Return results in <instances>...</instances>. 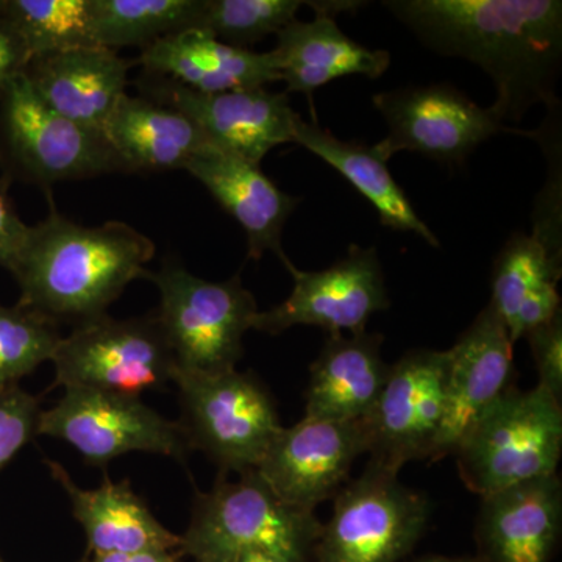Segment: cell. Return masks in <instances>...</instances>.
<instances>
[{
	"mask_svg": "<svg viewBox=\"0 0 562 562\" xmlns=\"http://www.w3.org/2000/svg\"><path fill=\"white\" fill-rule=\"evenodd\" d=\"M360 2H328L313 21H294L277 33L272 55L288 92H301L312 102L317 88L347 76L379 79L391 65V54L372 50L349 38L336 24V14L353 11Z\"/></svg>",
	"mask_w": 562,
	"mask_h": 562,
	"instance_id": "18",
	"label": "cell"
},
{
	"mask_svg": "<svg viewBox=\"0 0 562 562\" xmlns=\"http://www.w3.org/2000/svg\"><path fill=\"white\" fill-rule=\"evenodd\" d=\"M294 143L330 165L341 173L361 195L372 203L384 227L414 233L428 246L439 247L438 238L414 211L405 191L387 169L382 151L358 140H342L324 131L317 122L299 117L295 122Z\"/></svg>",
	"mask_w": 562,
	"mask_h": 562,
	"instance_id": "25",
	"label": "cell"
},
{
	"mask_svg": "<svg viewBox=\"0 0 562 562\" xmlns=\"http://www.w3.org/2000/svg\"><path fill=\"white\" fill-rule=\"evenodd\" d=\"M449 351L414 350L390 366L379 401L362 419L371 462L398 475L409 461L432 458L443 414Z\"/></svg>",
	"mask_w": 562,
	"mask_h": 562,
	"instance_id": "11",
	"label": "cell"
},
{
	"mask_svg": "<svg viewBox=\"0 0 562 562\" xmlns=\"http://www.w3.org/2000/svg\"><path fill=\"white\" fill-rule=\"evenodd\" d=\"M191 449L224 471H255L281 431L271 395L249 373L173 372Z\"/></svg>",
	"mask_w": 562,
	"mask_h": 562,
	"instance_id": "6",
	"label": "cell"
},
{
	"mask_svg": "<svg viewBox=\"0 0 562 562\" xmlns=\"http://www.w3.org/2000/svg\"><path fill=\"white\" fill-rule=\"evenodd\" d=\"M52 475L72 502L76 519L83 527L88 549L98 554L181 552V536L158 522L131 483L106 480L95 490L76 486L65 469L47 461Z\"/></svg>",
	"mask_w": 562,
	"mask_h": 562,
	"instance_id": "23",
	"label": "cell"
},
{
	"mask_svg": "<svg viewBox=\"0 0 562 562\" xmlns=\"http://www.w3.org/2000/svg\"><path fill=\"white\" fill-rule=\"evenodd\" d=\"M91 562H180L176 553L139 552L98 554Z\"/></svg>",
	"mask_w": 562,
	"mask_h": 562,
	"instance_id": "36",
	"label": "cell"
},
{
	"mask_svg": "<svg viewBox=\"0 0 562 562\" xmlns=\"http://www.w3.org/2000/svg\"><path fill=\"white\" fill-rule=\"evenodd\" d=\"M136 60L116 50L91 46L32 58L24 76L44 103L66 120L101 132L125 94Z\"/></svg>",
	"mask_w": 562,
	"mask_h": 562,
	"instance_id": "20",
	"label": "cell"
},
{
	"mask_svg": "<svg viewBox=\"0 0 562 562\" xmlns=\"http://www.w3.org/2000/svg\"><path fill=\"white\" fill-rule=\"evenodd\" d=\"M0 562H5V561H3L2 558H0Z\"/></svg>",
	"mask_w": 562,
	"mask_h": 562,
	"instance_id": "39",
	"label": "cell"
},
{
	"mask_svg": "<svg viewBox=\"0 0 562 562\" xmlns=\"http://www.w3.org/2000/svg\"><path fill=\"white\" fill-rule=\"evenodd\" d=\"M322 525L314 512L280 501L255 471L220 482L195 501L181 553L198 562H231L247 550H265L312 562Z\"/></svg>",
	"mask_w": 562,
	"mask_h": 562,
	"instance_id": "4",
	"label": "cell"
},
{
	"mask_svg": "<svg viewBox=\"0 0 562 562\" xmlns=\"http://www.w3.org/2000/svg\"><path fill=\"white\" fill-rule=\"evenodd\" d=\"M382 346L380 333L328 335L310 369L305 417L335 422L368 417L390 375Z\"/></svg>",
	"mask_w": 562,
	"mask_h": 562,
	"instance_id": "22",
	"label": "cell"
},
{
	"mask_svg": "<svg viewBox=\"0 0 562 562\" xmlns=\"http://www.w3.org/2000/svg\"><path fill=\"white\" fill-rule=\"evenodd\" d=\"M428 514L424 495L403 486L397 475L368 465L338 492L312 562H398L419 541Z\"/></svg>",
	"mask_w": 562,
	"mask_h": 562,
	"instance_id": "9",
	"label": "cell"
},
{
	"mask_svg": "<svg viewBox=\"0 0 562 562\" xmlns=\"http://www.w3.org/2000/svg\"><path fill=\"white\" fill-rule=\"evenodd\" d=\"M368 449L362 420L303 417L294 427L281 428L255 472L280 501L314 512L341 491L355 460Z\"/></svg>",
	"mask_w": 562,
	"mask_h": 562,
	"instance_id": "14",
	"label": "cell"
},
{
	"mask_svg": "<svg viewBox=\"0 0 562 562\" xmlns=\"http://www.w3.org/2000/svg\"><path fill=\"white\" fill-rule=\"evenodd\" d=\"M61 336L57 325L27 310L0 305V384H18L22 376L50 361Z\"/></svg>",
	"mask_w": 562,
	"mask_h": 562,
	"instance_id": "30",
	"label": "cell"
},
{
	"mask_svg": "<svg viewBox=\"0 0 562 562\" xmlns=\"http://www.w3.org/2000/svg\"><path fill=\"white\" fill-rule=\"evenodd\" d=\"M383 5L443 57L464 58L491 77L498 120L520 122L536 105L561 106L560 0H387Z\"/></svg>",
	"mask_w": 562,
	"mask_h": 562,
	"instance_id": "1",
	"label": "cell"
},
{
	"mask_svg": "<svg viewBox=\"0 0 562 562\" xmlns=\"http://www.w3.org/2000/svg\"><path fill=\"white\" fill-rule=\"evenodd\" d=\"M40 414L38 398L18 384L0 390V471L36 435Z\"/></svg>",
	"mask_w": 562,
	"mask_h": 562,
	"instance_id": "31",
	"label": "cell"
},
{
	"mask_svg": "<svg viewBox=\"0 0 562 562\" xmlns=\"http://www.w3.org/2000/svg\"><path fill=\"white\" fill-rule=\"evenodd\" d=\"M160 81L151 91L154 98L190 117L211 149L260 165L276 147L294 143L301 114L291 109L286 92L247 88L201 94L173 81Z\"/></svg>",
	"mask_w": 562,
	"mask_h": 562,
	"instance_id": "15",
	"label": "cell"
},
{
	"mask_svg": "<svg viewBox=\"0 0 562 562\" xmlns=\"http://www.w3.org/2000/svg\"><path fill=\"white\" fill-rule=\"evenodd\" d=\"M562 258L547 249L536 236L514 233L497 255L492 271L491 305L505 325L530 292L546 283H558Z\"/></svg>",
	"mask_w": 562,
	"mask_h": 562,
	"instance_id": "28",
	"label": "cell"
},
{
	"mask_svg": "<svg viewBox=\"0 0 562 562\" xmlns=\"http://www.w3.org/2000/svg\"><path fill=\"white\" fill-rule=\"evenodd\" d=\"M136 63L150 76L201 94L265 88L281 80L271 50L241 49L199 27L155 41Z\"/></svg>",
	"mask_w": 562,
	"mask_h": 562,
	"instance_id": "19",
	"label": "cell"
},
{
	"mask_svg": "<svg viewBox=\"0 0 562 562\" xmlns=\"http://www.w3.org/2000/svg\"><path fill=\"white\" fill-rule=\"evenodd\" d=\"M102 135L122 171H177L210 147L181 111L127 92L111 111Z\"/></svg>",
	"mask_w": 562,
	"mask_h": 562,
	"instance_id": "24",
	"label": "cell"
},
{
	"mask_svg": "<svg viewBox=\"0 0 562 562\" xmlns=\"http://www.w3.org/2000/svg\"><path fill=\"white\" fill-rule=\"evenodd\" d=\"M47 412L38 435L61 439L92 465H105L128 452L183 460L191 449L180 422L165 419L139 397L68 387Z\"/></svg>",
	"mask_w": 562,
	"mask_h": 562,
	"instance_id": "10",
	"label": "cell"
},
{
	"mask_svg": "<svg viewBox=\"0 0 562 562\" xmlns=\"http://www.w3.org/2000/svg\"><path fill=\"white\" fill-rule=\"evenodd\" d=\"M31 232L32 227L25 225L18 216L5 188L0 184V266L2 268L9 271L13 268L14 262L27 246Z\"/></svg>",
	"mask_w": 562,
	"mask_h": 562,
	"instance_id": "34",
	"label": "cell"
},
{
	"mask_svg": "<svg viewBox=\"0 0 562 562\" xmlns=\"http://www.w3.org/2000/svg\"><path fill=\"white\" fill-rule=\"evenodd\" d=\"M513 346L505 322L490 303L447 350L446 414L432 458L453 453L473 422L508 390Z\"/></svg>",
	"mask_w": 562,
	"mask_h": 562,
	"instance_id": "16",
	"label": "cell"
},
{
	"mask_svg": "<svg viewBox=\"0 0 562 562\" xmlns=\"http://www.w3.org/2000/svg\"><path fill=\"white\" fill-rule=\"evenodd\" d=\"M294 288L290 297L255 317L254 330L279 335L295 325L321 327L328 335L366 331L373 314L390 306L382 261L375 247L350 246L346 257L324 269L306 272L284 262Z\"/></svg>",
	"mask_w": 562,
	"mask_h": 562,
	"instance_id": "13",
	"label": "cell"
},
{
	"mask_svg": "<svg viewBox=\"0 0 562 562\" xmlns=\"http://www.w3.org/2000/svg\"><path fill=\"white\" fill-rule=\"evenodd\" d=\"M0 150L18 176L41 187L122 171L102 133L52 110L24 72L0 83Z\"/></svg>",
	"mask_w": 562,
	"mask_h": 562,
	"instance_id": "7",
	"label": "cell"
},
{
	"mask_svg": "<svg viewBox=\"0 0 562 562\" xmlns=\"http://www.w3.org/2000/svg\"><path fill=\"white\" fill-rule=\"evenodd\" d=\"M0 16L31 60L54 52L98 46L91 0H0Z\"/></svg>",
	"mask_w": 562,
	"mask_h": 562,
	"instance_id": "27",
	"label": "cell"
},
{
	"mask_svg": "<svg viewBox=\"0 0 562 562\" xmlns=\"http://www.w3.org/2000/svg\"><path fill=\"white\" fill-rule=\"evenodd\" d=\"M205 0H91L98 46L146 49L155 41L199 27Z\"/></svg>",
	"mask_w": 562,
	"mask_h": 562,
	"instance_id": "26",
	"label": "cell"
},
{
	"mask_svg": "<svg viewBox=\"0 0 562 562\" xmlns=\"http://www.w3.org/2000/svg\"><path fill=\"white\" fill-rule=\"evenodd\" d=\"M160 290L158 321L179 371H235L243 339L254 330L258 305L241 277L227 281L199 279L183 266L168 265L147 277Z\"/></svg>",
	"mask_w": 562,
	"mask_h": 562,
	"instance_id": "5",
	"label": "cell"
},
{
	"mask_svg": "<svg viewBox=\"0 0 562 562\" xmlns=\"http://www.w3.org/2000/svg\"><path fill=\"white\" fill-rule=\"evenodd\" d=\"M303 0H205L199 29L241 49L297 21Z\"/></svg>",
	"mask_w": 562,
	"mask_h": 562,
	"instance_id": "29",
	"label": "cell"
},
{
	"mask_svg": "<svg viewBox=\"0 0 562 562\" xmlns=\"http://www.w3.org/2000/svg\"><path fill=\"white\" fill-rule=\"evenodd\" d=\"M194 562H198V561H194Z\"/></svg>",
	"mask_w": 562,
	"mask_h": 562,
	"instance_id": "40",
	"label": "cell"
},
{
	"mask_svg": "<svg viewBox=\"0 0 562 562\" xmlns=\"http://www.w3.org/2000/svg\"><path fill=\"white\" fill-rule=\"evenodd\" d=\"M154 255L155 244L124 222L83 227L52 209L10 269L18 306L54 325L98 319L133 280L149 277Z\"/></svg>",
	"mask_w": 562,
	"mask_h": 562,
	"instance_id": "2",
	"label": "cell"
},
{
	"mask_svg": "<svg viewBox=\"0 0 562 562\" xmlns=\"http://www.w3.org/2000/svg\"><path fill=\"white\" fill-rule=\"evenodd\" d=\"M562 450L561 402L541 386L508 387L454 449L462 483L480 497L557 473Z\"/></svg>",
	"mask_w": 562,
	"mask_h": 562,
	"instance_id": "3",
	"label": "cell"
},
{
	"mask_svg": "<svg viewBox=\"0 0 562 562\" xmlns=\"http://www.w3.org/2000/svg\"><path fill=\"white\" fill-rule=\"evenodd\" d=\"M525 338L530 342L532 360L538 369V386L549 391L554 398H562V316L535 328Z\"/></svg>",
	"mask_w": 562,
	"mask_h": 562,
	"instance_id": "32",
	"label": "cell"
},
{
	"mask_svg": "<svg viewBox=\"0 0 562 562\" xmlns=\"http://www.w3.org/2000/svg\"><path fill=\"white\" fill-rule=\"evenodd\" d=\"M231 562H301L283 557V554L265 552V550H247L236 554Z\"/></svg>",
	"mask_w": 562,
	"mask_h": 562,
	"instance_id": "37",
	"label": "cell"
},
{
	"mask_svg": "<svg viewBox=\"0 0 562 562\" xmlns=\"http://www.w3.org/2000/svg\"><path fill=\"white\" fill-rule=\"evenodd\" d=\"M29 61L31 58L21 41L0 16V83L24 72Z\"/></svg>",
	"mask_w": 562,
	"mask_h": 562,
	"instance_id": "35",
	"label": "cell"
},
{
	"mask_svg": "<svg viewBox=\"0 0 562 562\" xmlns=\"http://www.w3.org/2000/svg\"><path fill=\"white\" fill-rule=\"evenodd\" d=\"M52 362L55 383L139 397L172 382L177 364L157 314L77 325L61 338Z\"/></svg>",
	"mask_w": 562,
	"mask_h": 562,
	"instance_id": "8",
	"label": "cell"
},
{
	"mask_svg": "<svg viewBox=\"0 0 562 562\" xmlns=\"http://www.w3.org/2000/svg\"><path fill=\"white\" fill-rule=\"evenodd\" d=\"M558 473L482 498L475 539L480 562H552L561 538Z\"/></svg>",
	"mask_w": 562,
	"mask_h": 562,
	"instance_id": "17",
	"label": "cell"
},
{
	"mask_svg": "<svg viewBox=\"0 0 562 562\" xmlns=\"http://www.w3.org/2000/svg\"><path fill=\"white\" fill-rule=\"evenodd\" d=\"M372 103L386 121V138L375 144L386 160L408 150L462 166L480 144L508 131L491 106L483 109L449 83L379 92Z\"/></svg>",
	"mask_w": 562,
	"mask_h": 562,
	"instance_id": "12",
	"label": "cell"
},
{
	"mask_svg": "<svg viewBox=\"0 0 562 562\" xmlns=\"http://www.w3.org/2000/svg\"><path fill=\"white\" fill-rule=\"evenodd\" d=\"M561 313V297L558 283H546L530 292L517 306L513 319L506 324L513 344L525 338L535 328L541 327Z\"/></svg>",
	"mask_w": 562,
	"mask_h": 562,
	"instance_id": "33",
	"label": "cell"
},
{
	"mask_svg": "<svg viewBox=\"0 0 562 562\" xmlns=\"http://www.w3.org/2000/svg\"><path fill=\"white\" fill-rule=\"evenodd\" d=\"M419 562H480V561L479 560H462V558L435 557V558H427V560H422Z\"/></svg>",
	"mask_w": 562,
	"mask_h": 562,
	"instance_id": "38",
	"label": "cell"
},
{
	"mask_svg": "<svg viewBox=\"0 0 562 562\" xmlns=\"http://www.w3.org/2000/svg\"><path fill=\"white\" fill-rule=\"evenodd\" d=\"M183 171L201 181L222 209L241 225L251 260H260L266 251H272L283 265L290 261L281 247V236L301 198L281 191L260 165L211 147L191 158Z\"/></svg>",
	"mask_w": 562,
	"mask_h": 562,
	"instance_id": "21",
	"label": "cell"
}]
</instances>
